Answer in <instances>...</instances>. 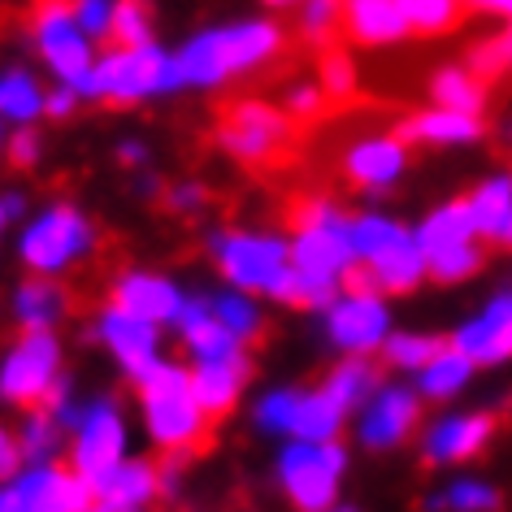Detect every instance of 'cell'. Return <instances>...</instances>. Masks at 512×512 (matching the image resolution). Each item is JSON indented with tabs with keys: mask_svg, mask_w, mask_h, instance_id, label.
Masks as SVG:
<instances>
[{
	"mask_svg": "<svg viewBox=\"0 0 512 512\" xmlns=\"http://www.w3.org/2000/svg\"><path fill=\"white\" fill-rule=\"evenodd\" d=\"M278 48H283V31L274 22H235V27L204 31L178 53V79H183V87L226 83L243 70L265 66Z\"/></svg>",
	"mask_w": 512,
	"mask_h": 512,
	"instance_id": "obj_1",
	"label": "cell"
},
{
	"mask_svg": "<svg viewBox=\"0 0 512 512\" xmlns=\"http://www.w3.org/2000/svg\"><path fill=\"white\" fill-rule=\"evenodd\" d=\"M139 391H144V417H148L152 439L174 456L200 452L204 439H209V413L200 408L196 391H191L187 369L157 361L139 378Z\"/></svg>",
	"mask_w": 512,
	"mask_h": 512,
	"instance_id": "obj_2",
	"label": "cell"
},
{
	"mask_svg": "<svg viewBox=\"0 0 512 512\" xmlns=\"http://www.w3.org/2000/svg\"><path fill=\"white\" fill-rule=\"evenodd\" d=\"M361 261L352 243V217H343L335 204L326 200H309L296 213V239H291V265L304 274H322V278H339Z\"/></svg>",
	"mask_w": 512,
	"mask_h": 512,
	"instance_id": "obj_3",
	"label": "cell"
},
{
	"mask_svg": "<svg viewBox=\"0 0 512 512\" xmlns=\"http://www.w3.org/2000/svg\"><path fill=\"white\" fill-rule=\"evenodd\" d=\"M343 469H348V452L335 439H291L278 456V482L291 495V504L309 512L335 508Z\"/></svg>",
	"mask_w": 512,
	"mask_h": 512,
	"instance_id": "obj_4",
	"label": "cell"
},
{
	"mask_svg": "<svg viewBox=\"0 0 512 512\" xmlns=\"http://www.w3.org/2000/svg\"><path fill=\"white\" fill-rule=\"evenodd\" d=\"M174 87H183L178 57H165L157 44L122 48V53H113L96 66V96L113 100V105H131L139 96L174 92Z\"/></svg>",
	"mask_w": 512,
	"mask_h": 512,
	"instance_id": "obj_5",
	"label": "cell"
},
{
	"mask_svg": "<svg viewBox=\"0 0 512 512\" xmlns=\"http://www.w3.org/2000/svg\"><path fill=\"white\" fill-rule=\"evenodd\" d=\"M217 139L230 157H239L243 165H270L287 152L291 144V113L270 109L261 100H243L230 105L217 122Z\"/></svg>",
	"mask_w": 512,
	"mask_h": 512,
	"instance_id": "obj_6",
	"label": "cell"
},
{
	"mask_svg": "<svg viewBox=\"0 0 512 512\" xmlns=\"http://www.w3.org/2000/svg\"><path fill=\"white\" fill-rule=\"evenodd\" d=\"M35 40H40L44 61L61 79L96 96V70L79 22H74V0H35Z\"/></svg>",
	"mask_w": 512,
	"mask_h": 512,
	"instance_id": "obj_7",
	"label": "cell"
},
{
	"mask_svg": "<svg viewBox=\"0 0 512 512\" xmlns=\"http://www.w3.org/2000/svg\"><path fill=\"white\" fill-rule=\"evenodd\" d=\"M217 265H222L226 283L239 291H270L291 265V243L278 235H252V230H230L213 239Z\"/></svg>",
	"mask_w": 512,
	"mask_h": 512,
	"instance_id": "obj_8",
	"label": "cell"
},
{
	"mask_svg": "<svg viewBox=\"0 0 512 512\" xmlns=\"http://www.w3.org/2000/svg\"><path fill=\"white\" fill-rule=\"evenodd\" d=\"M57 382V339L44 326H27L0 369V395L18 408H40Z\"/></svg>",
	"mask_w": 512,
	"mask_h": 512,
	"instance_id": "obj_9",
	"label": "cell"
},
{
	"mask_svg": "<svg viewBox=\"0 0 512 512\" xmlns=\"http://www.w3.org/2000/svg\"><path fill=\"white\" fill-rule=\"evenodd\" d=\"M326 335L339 352H378L391 335V309L382 300V291H339L326 304Z\"/></svg>",
	"mask_w": 512,
	"mask_h": 512,
	"instance_id": "obj_10",
	"label": "cell"
},
{
	"mask_svg": "<svg viewBox=\"0 0 512 512\" xmlns=\"http://www.w3.org/2000/svg\"><path fill=\"white\" fill-rule=\"evenodd\" d=\"M83 512L96 508V491L79 469H35L9 491H0V512Z\"/></svg>",
	"mask_w": 512,
	"mask_h": 512,
	"instance_id": "obj_11",
	"label": "cell"
},
{
	"mask_svg": "<svg viewBox=\"0 0 512 512\" xmlns=\"http://www.w3.org/2000/svg\"><path fill=\"white\" fill-rule=\"evenodd\" d=\"M361 421H356V439L374 452H391L400 447L408 434H413L417 417H421V395L413 387H400V382H378V391L356 408Z\"/></svg>",
	"mask_w": 512,
	"mask_h": 512,
	"instance_id": "obj_12",
	"label": "cell"
},
{
	"mask_svg": "<svg viewBox=\"0 0 512 512\" xmlns=\"http://www.w3.org/2000/svg\"><path fill=\"white\" fill-rule=\"evenodd\" d=\"M87 248H92V226L74 209L44 213L40 222L27 230V239H22V256H27V265L40 274L61 270V265H70L74 256H83Z\"/></svg>",
	"mask_w": 512,
	"mask_h": 512,
	"instance_id": "obj_13",
	"label": "cell"
},
{
	"mask_svg": "<svg viewBox=\"0 0 512 512\" xmlns=\"http://www.w3.org/2000/svg\"><path fill=\"white\" fill-rule=\"evenodd\" d=\"M452 348H460L473 365H499L512 356V291L486 300L478 317H469L465 326L452 335Z\"/></svg>",
	"mask_w": 512,
	"mask_h": 512,
	"instance_id": "obj_14",
	"label": "cell"
},
{
	"mask_svg": "<svg viewBox=\"0 0 512 512\" xmlns=\"http://www.w3.org/2000/svg\"><path fill=\"white\" fill-rule=\"evenodd\" d=\"M343 170L356 187L387 191L408 170V144L400 135H365L343 152Z\"/></svg>",
	"mask_w": 512,
	"mask_h": 512,
	"instance_id": "obj_15",
	"label": "cell"
},
{
	"mask_svg": "<svg viewBox=\"0 0 512 512\" xmlns=\"http://www.w3.org/2000/svg\"><path fill=\"white\" fill-rule=\"evenodd\" d=\"M122 460V421L109 404H96L92 413L79 421V439H74V469L87 482L105 478V473Z\"/></svg>",
	"mask_w": 512,
	"mask_h": 512,
	"instance_id": "obj_16",
	"label": "cell"
},
{
	"mask_svg": "<svg viewBox=\"0 0 512 512\" xmlns=\"http://www.w3.org/2000/svg\"><path fill=\"white\" fill-rule=\"evenodd\" d=\"M495 421L486 413H452L439 417L421 439V452H426L430 465H452V460H465L473 452H482L486 439H491Z\"/></svg>",
	"mask_w": 512,
	"mask_h": 512,
	"instance_id": "obj_17",
	"label": "cell"
},
{
	"mask_svg": "<svg viewBox=\"0 0 512 512\" xmlns=\"http://www.w3.org/2000/svg\"><path fill=\"white\" fill-rule=\"evenodd\" d=\"M100 335H105V343L118 352V361L131 369L135 378H144L148 369L157 365V322H148V317L113 309V313H105V322H100Z\"/></svg>",
	"mask_w": 512,
	"mask_h": 512,
	"instance_id": "obj_18",
	"label": "cell"
},
{
	"mask_svg": "<svg viewBox=\"0 0 512 512\" xmlns=\"http://www.w3.org/2000/svg\"><path fill=\"white\" fill-rule=\"evenodd\" d=\"M404 144H426V148H460V144H473L482 135V122L478 113H460V109H443L434 105L426 113H413V118L400 122Z\"/></svg>",
	"mask_w": 512,
	"mask_h": 512,
	"instance_id": "obj_19",
	"label": "cell"
},
{
	"mask_svg": "<svg viewBox=\"0 0 512 512\" xmlns=\"http://www.w3.org/2000/svg\"><path fill=\"white\" fill-rule=\"evenodd\" d=\"M243 382H248V356L235 352V356H213V361H200L191 369V391H196L200 408L209 417H222L235 408Z\"/></svg>",
	"mask_w": 512,
	"mask_h": 512,
	"instance_id": "obj_20",
	"label": "cell"
},
{
	"mask_svg": "<svg viewBox=\"0 0 512 512\" xmlns=\"http://www.w3.org/2000/svg\"><path fill=\"white\" fill-rule=\"evenodd\" d=\"M178 330H183V343L191 348L196 361L243 352V339L213 313L209 300H183V309H178Z\"/></svg>",
	"mask_w": 512,
	"mask_h": 512,
	"instance_id": "obj_21",
	"label": "cell"
},
{
	"mask_svg": "<svg viewBox=\"0 0 512 512\" xmlns=\"http://www.w3.org/2000/svg\"><path fill=\"white\" fill-rule=\"evenodd\" d=\"M343 27L361 44H400L413 31L400 0H343Z\"/></svg>",
	"mask_w": 512,
	"mask_h": 512,
	"instance_id": "obj_22",
	"label": "cell"
},
{
	"mask_svg": "<svg viewBox=\"0 0 512 512\" xmlns=\"http://www.w3.org/2000/svg\"><path fill=\"white\" fill-rule=\"evenodd\" d=\"M92 491H96V508L122 512V508L148 504V499L161 491V478H157V469H152V465H139V460H118L105 478L92 482Z\"/></svg>",
	"mask_w": 512,
	"mask_h": 512,
	"instance_id": "obj_23",
	"label": "cell"
},
{
	"mask_svg": "<svg viewBox=\"0 0 512 512\" xmlns=\"http://www.w3.org/2000/svg\"><path fill=\"white\" fill-rule=\"evenodd\" d=\"M469 213L478 226V239L512 248V174H491L482 187H473Z\"/></svg>",
	"mask_w": 512,
	"mask_h": 512,
	"instance_id": "obj_24",
	"label": "cell"
},
{
	"mask_svg": "<svg viewBox=\"0 0 512 512\" xmlns=\"http://www.w3.org/2000/svg\"><path fill=\"white\" fill-rule=\"evenodd\" d=\"M118 309L135 313V317H148V322H174L178 309H183V296H178L174 283H165L157 274H131L122 278L118 291H113Z\"/></svg>",
	"mask_w": 512,
	"mask_h": 512,
	"instance_id": "obj_25",
	"label": "cell"
},
{
	"mask_svg": "<svg viewBox=\"0 0 512 512\" xmlns=\"http://www.w3.org/2000/svg\"><path fill=\"white\" fill-rule=\"evenodd\" d=\"M343 421H348V408H343L326 387L300 391L296 413H291V426H287V439H335Z\"/></svg>",
	"mask_w": 512,
	"mask_h": 512,
	"instance_id": "obj_26",
	"label": "cell"
},
{
	"mask_svg": "<svg viewBox=\"0 0 512 512\" xmlns=\"http://www.w3.org/2000/svg\"><path fill=\"white\" fill-rule=\"evenodd\" d=\"M413 239L421 243V252H426V256L439 252V248H452V243L478 239V226H473L469 200H447L434 213H426V222L413 230Z\"/></svg>",
	"mask_w": 512,
	"mask_h": 512,
	"instance_id": "obj_27",
	"label": "cell"
},
{
	"mask_svg": "<svg viewBox=\"0 0 512 512\" xmlns=\"http://www.w3.org/2000/svg\"><path fill=\"white\" fill-rule=\"evenodd\" d=\"M473 369L478 365H473L460 348H439L417 369V395H426V400H452L460 387H469Z\"/></svg>",
	"mask_w": 512,
	"mask_h": 512,
	"instance_id": "obj_28",
	"label": "cell"
},
{
	"mask_svg": "<svg viewBox=\"0 0 512 512\" xmlns=\"http://www.w3.org/2000/svg\"><path fill=\"white\" fill-rule=\"evenodd\" d=\"M378 382H382V378H378V365L369 361V356H361V352H348V356H343V361L326 374L322 387L335 395V400L348 408V413H356V408H361L369 395L378 391Z\"/></svg>",
	"mask_w": 512,
	"mask_h": 512,
	"instance_id": "obj_29",
	"label": "cell"
},
{
	"mask_svg": "<svg viewBox=\"0 0 512 512\" xmlns=\"http://www.w3.org/2000/svg\"><path fill=\"white\" fill-rule=\"evenodd\" d=\"M430 96H434V105L460 109V113H482V105H486L482 79L473 70H460V66H447V70L434 74Z\"/></svg>",
	"mask_w": 512,
	"mask_h": 512,
	"instance_id": "obj_30",
	"label": "cell"
},
{
	"mask_svg": "<svg viewBox=\"0 0 512 512\" xmlns=\"http://www.w3.org/2000/svg\"><path fill=\"white\" fill-rule=\"evenodd\" d=\"M426 261H430V278H439V283H465V278L478 274L482 248H478V239H465V243H452V248L430 252Z\"/></svg>",
	"mask_w": 512,
	"mask_h": 512,
	"instance_id": "obj_31",
	"label": "cell"
},
{
	"mask_svg": "<svg viewBox=\"0 0 512 512\" xmlns=\"http://www.w3.org/2000/svg\"><path fill=\"white\" fill-rule=\"evenodd\" d=\"M404 5V18L413 31H426V35H439V31H452L460 14H465V0H400Z\"/></svg>",
	"mask_w": 512,
	"mask_h": 512,
	"instance_id": "obj_32",
	"label": "cell"
},
{
	"mask_svg": "<svg viewBox=\"0 0 512 512\" xmlns=\"http://www.w3.org/2000/svg\"><path fill=\"white\" fill-rule=\"evenodd\" d=\"M404 235L408 230L400 222H391V217H382V213L352 217V243H356V256H361V261H369V256L382 252V248H391V243H400Z\"/></svg>",
	"mask_w": 512,
	"mask_h": 512,
	"instance_id": "obj_33",
	"label": "cell"
},
{
	"mask_svg": "<svg viewBox=\"0 0 512 512\" xmlns=\"http://www.w3.org/2000/svg\"><path fill=\"white\" fill-rule=\"evenodd\" d=\"M66 309V291L53 283H27L18 291V317L27 326H53Z\"/></svg>",
	"mask_w": 512,
	"mask_h": 512,
	"instance_id": "obj_34",
	"label": "cell"
},
{
	"mask_svg": "<svg viewBox=\"0 0 512 512\" xmlns=\"http://www.w3.org/2000/svg\"><path fill=\"white\" fill-rule=\"evenodd\" d=\"M430 508H456V512H491L499 508V491L491 482H478V478H456L443 495L430 499Z\"/></svg>",
	"mask_w": 512,
	"mask_h": 512,
	"instance_id": "obj_35",
	"label": "cell"
},
{
	"mask_svg": "<svg viewBox=\"0 0 512 512\" xmlns=\"http://www.w3.org/2000/svg\"><path fill=\"white\" fill-rule=\"evenodd\" d=\"M439 348H443V343L434 339V335H408V330H404V335H395V330H391L387 343H382L378 352L387 356V365H395V369H408V374H417V369L426 365V361H430V356L439 352Z\"/></svg>",
	"mask_w": 512,
	"mask_h": 512,
	"instance_id": "obj_36",
	"label": "cell"
},
{
	"mask_svg": "<svg viewBox=\"0 0 512 512\" xmlns=\"http://www.w3.org/2000/svg\"><path fill=\"white\" fill-rule=\"evenodd\" d=\"M109 35H113V44H122V48L152 44V27H148V5H144V0H122V5H113Z\"/></svg>",
	"mask_w": 512,
	"mask_h": 512,
	"instance_id": "obj_37",
	"label": "cell"
},
{
	"mask_svg": "<svg viewBox=\"0 0 512 512\" xmlns=\"http://www.w3.org/2000/svg\"><path fill=\"white\" fill-rule=\"evenodd\" d=\"M209 304H213V313L222 317V322L235 330L243 343L261 335V309H256V304L248 300V291H230V296H217V300H209Z\"/></svg>",
	"mask_w": 512,
	"mask_h": 512,
	"instance_id": "obj_38",
	"label": "cell"
},
{
	"mask_svg": "<svg viewBox=\"0 0 512 512\" xmlns=\"http://www.w3.org/2000/svg\"><path fill=\"white\" fill-rule=\"evenodd\" d=\"M40 105H44V96L27 74H5V79H0V113H5V118H18V122L35 118Z\"/></svg>",
	"mask_w": 512,
	"mask_h": 512,
	"instance_id": "obj_39",
	"label": "cell"
},
{
	"mask_svg": "<svg viewBox=\"0 0 512 512\" xmlns=\"http://www.w3.org/2000/svg\"><path fill=\"white\" fill-rule=\"evenodd\" d=\"M508 66H512V44H508V31H504V35H491V40H482V44L469 53V70L478 74V79H491V74H504Z\"/></svg>",
	"mask_w": 512,
	"mask_h": 512,
	"instance_id": "obj_40",
	"label": "cell"
},
{
	"mask_svg": "<svg viewBox=\"0 0 512 512\" xmlns=\"http://www.w3.org/2000/svg\"><path fill=\"white\" fill-rule=\"evenodd\" d=\"M57 447V417L48 408H31L27 434H22V456H53Z\"/></svg>",
	"mask_w": 512,
	"mask_h": 512,
	"instance_id": "obj_41",
	"label": "cell"
},
{
	"mask_svg": "<svg viewBox=\"0 0 512 512\" xmlns=\"http://www.w3.org/2000/svg\"><path fill=\"white\" fill-rule=\"evenodd\" d=\"M339 18H343V0H304V35H309L313 44L330 40Z\"/></svg>",
	"mask_w": 512,
	"mask_h": 512,
	"instance_id": "obj_42",
	"label": "cell"
},
{
	"mask_svg": "<svg viewBox=\"0 0 512 512\" xmlns=\"http://www.w3.org/2000/svg\"><path fill=\"white\" fill-rule=\"evenodd\" d=\"M296 395H300V391H291V387L265 395V400L256 404V421H261L265 430H274V434H287L291 413H296Z\"/></svg>",
	"mask_w": 512,
	"mask_h": 512,
	"instance_id": "obj_43",
	"label": "cell"
},
{
	"mask_svg": "<svg viewBox=\"0 0 512 512\" xmlns=\"http://www.w3.org/2000/svg\"><path fill=\"white\" fill-rule=\"evenodd\" d=\"M352 87H356L352 61L343 57V53H330V57L322 61V92H326V96H352Z\"/></svg>",
	"mask_w": 512,
	"mask_h": 512,
	"instance_id": "obj_44",
	"label": "cell"
},
{
	"mask_svg": "<svg viewBox=\"0 0 512 512\" xmlns=\"http://www.w3.org/2000/svg\"><path fill=\"white\" fill-rule=\"evenodd\" d=\"M113 18L109 0H74V22H79L83 35H105Z\"/></svg>",
	"mask_w": 512,
	"mask_h": 512,
	"instance_id": "obj_45",
	"label": "cell"
},
{
	"mask_svg": "<svg viewBox=\"0 0 512 512\" xmlns=\"http://www.w3.org/2000/svg\"><path fill=\"white\" fill-rule=\"evenodd\" d=\"M326 105V92L322 87H313V83H300V87H291L287 92V113L291 118H313V113H322Z\"/></svg>",
	"mask_w": 512,
	"mask_h": 512,
	"instance_id": "obj_46",
	"label": "cell"
},
{
	"mask_svg": "<svg viewBox=\"0 0 512 512\" xmlns=\"http://www.w3.org/2000/svg\"><path fill=\"white\" fill-rule=\"evenodd\" d=\"M18 460H22V447L9 439L5 430H0V482L14 478V473H18Z\"/></svg>",
	"mask_w": 512,
	"mask_h": 512,
	"instance_id": "obj_47",
	"label": "cell"
},
{
	"mask_svg": "<svg viewBox=\"0 0 512 512\" xmlns=\"http://www.w3.org/2000/svg\"><path fill=\"white\" fill-rule=\"evenodd\" d=\"M9 161H14L18 170H27V165L35 161V135H27V131H22V135H14V139H9Z\"/></svg>",
	"mask_w": 512,
	"mask_h": 512,
	"instance_id": "obj_48",
	"label": "cell"
},
{
	"mask_svg": "<svg viewBox=\"0 0 512 512\" xmlns=\"http://www.w3.org/2000/svg\"><path fill=\"white\" fill-rule=\"evenodd\" d=\"M200 200H204V191H200V187H178L174 196H170L174 209H191V204H200Z\"/></svg>",
	"mask_w": 512,
	"mask_h": 512,
	"instance_id": "obj_49",
	"label": "cell"
},
{
	"mask_svg": "<svg viewBox=\"0 0 512 512\" xmlns=\"http://www.w3.org/2000/svg\"><path fill=\"white\" fill-rule=\"evenodd\" d=\"M70 105H74L70 92H53V96H48V113H57V118H61V113H70Z\"/></svg>",
	"mask_w": 512,
	"mask_h": 512,
	"instance_id": "obj_50",
	"label": "cell"
},
{
	"mask_svg": "<svg viewBox=\"0 0 512 512\" xmlns=\"http://www.w3.org/2000/svg\"><path fill=\"white\" fill-rule=\"evenodd\" d=\"M469 5H478V9H491V14L512 18V0H469Z\"/></svg>",
	"mask_w": 512,
	"mask_h": 512,
	"instance_id": "obj_51",
	"label": "cell"
},
{
	"mask_svg": "<svg viewBox=\"0 0 512 512\" xmlns=\"http://www.w3.org/2000/svg\"><path fill=\"white\" fill-rule=\"evenodd\" d=\"M18 209H22V200H5V204H0V226H5V217L18 213Z\"/></svg>",
	"mask_w": 512,
	"mask_h": 512,
	"instance_id": "obj_52",
	"label": "cell"
},
{
	"mask_svg": "<svg viewBox=\"0 0 512 512\" xmlns=\"http://www.w3.org/2000/svg\"><path fill=\"white\" fill-rule=\"evenodd\" d=\"M139 157H144V148H139V144H126L122 148V161H139Z\"/></svg>",
	"mask_w": 512,
	"mask_h": 512,
	"instance_id": "obj_53",
	"label": "cell"
},
{
	"mask_svg": "<svg viewBox=\"0 0 512 512\" xmlns=\"http://www.w3.org/2000/svg\"><path fill=\"white\" fill-rule=\"evenodd\" d=\"M265 5H296V0H265Z\"/></svg>",
	"mask_w": 512,
	"mask_h": 512,
	"instance_id": "obj_54",
	"label": "cell"
},
{
	"mask_svg": "<svg viewBox=\"0 0 512 512\" xmlns=\"http://www.w3.org/2000/svg\"><path fill=\"white\" fill-rule=\"evenodd\" d=\"M504 135H508V144H512V122H508V126H504Z\"/></svg>",
	"mask_w": 512,
	"mask_h": 512,
	"instance_id": "obj_55",
	"label": "cell"
}]
</instances>
